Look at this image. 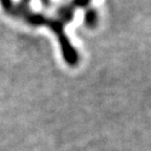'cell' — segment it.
I'll return each instance as SVG.
<instances>
[{"instance_id": "6da1fadb", "label": "cell", "mask_w": 151, "mask_h": 151, "mask_svg": "<svg viewBox=\"0 0 151 151\" xmlns=\"http://www.w3.org/2000/svg\"><path fill=\"white\" fill-rule=\"evenodd\" d=\"M47 26L56 34L60 47H61V54L63 56L64 61L69 66H77L79 63V55L76 48L73 46L68 36L66 35L64 31V24L58 19H48Z\"/></svg>"}, {"instance_id": "7a4b0ae2", "label": "cell", "mask_w": 151, "mask_h": 151, "mask_svg": "<svg viewBox=\"0 0 151 151\" xmlns=\"http://www.w3.org/2000/svg\"><path fill=\"white\" fill-rule=\"evenodd\" d=\"M75 16V9L71 6V4L69 5H64V6L60 7L58 11V20L61 21L63 24L69 23L73 19Z\"/></svg>"}, {"instance_id": "3957f363", "label": "cell", "mask_w": 151, "mask_h": 151, "mask_svg": "<svg viewBox=\"0 0 151 151\" xmlns=\"http://www.w3.org/2000/svg\"><path fill=\"white\" fill-rule=\"evenodd\" d=\"M99 22V16L96 9H86L84 15V24L87 26L88 28H94L98 25Z\"/></svg>"}, {"instance_id": "277c9868", "label": "cell", "mask_w": 151, "mask_h": 151, "mask_svg": "<svg viewBox=\"0 0 151 151\" xmlns=\"http://www.w3.org/2000/svg\"><path fill=\"white\" fill-rule=\"evenodd\" d=\"M0 3L7 14L15 15V4L13 0H0Z\"/></svg>"}, {"instance_id": "5b68a950", "label": "cell", "mask_w": 151, "mask_h": 151, "mask_svg": "<svg viewBox=\"0 0 151 151\" xmlns=\"http://www.w3.org/2000/svg\"><path fill=\"white\" fill-rule=\"evenodd\" d=\"M90 1H91V0H73L71 6H73L75 9H80V7H85L89 4Z\"/></svg>"}, {"instance_id": "8992f818", "label": "cell", "mask_w": 151, "mask_h": 151, "mask_svg": "<svg viewBox=\"0 0 151 151\" xmlns=\"http://www.w3.org/2000/svg\"><path fill=\"white\" fill-rule=\"evenodd\" d=\"M40 1H41V3L46 7L50 5V0H40Z\"/></svg>"}]
</instances>
